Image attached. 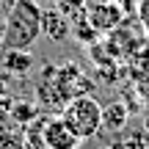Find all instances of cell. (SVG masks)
<instances>
[{"mask_svg":"<svg viewBox=\"0 0 149 149\" xmlns=\"http://www.w3.org/2000/svg\"><path fill=\"white\" fill-rule=\"evenodd\" d=\"M0 64L11 74H25L33 66V55L31 50H0Z\"/></svg>","mask_w":149,"mask_h":149,"instance_id":"5","label":"cell"},{"mask_svg":"<svg viewBox=\"0 0 149 149\" xmlns=\"http://www.w3.org/2000/svg\"><path fill=\"white\" fill-rule=\"evenodd\" d=\"M39 116H42V111H39V105H36V102L17 100V102H11V111H8V124H11V127L25 130L28 124H31L33 119H39Z\"/></svg>","mask_w":149,"mask_h":149,"instance_id":"6","label":"cell"},{"mask_svg":"<svg viewBox=\"0 0 149 149\" xmlns=\"http://www.w3.org/2000/svg\"><path fill=\"white\" fill-rule=\"evenodd\" d=\"M138 91H141V97H146V100H149V80H141V83H138Z\"/></svg>","mask_w":149,"mask_h":149,"instance_id":"11","label":"cell"},{"mask_svg":"<svg viewBox=\"0 0 149 149\" xmlns=\"http://www.w3.org/2000/svg\"><path fill=\"white\" fill-rule=\"evenodd\" d=\"M0 149H28L19 127H0Z\"/></svg>","mask_w":149,"mask_h":149,"instance_id":"8","label":"cell"},{"mask_svg":"<svg viewBox=\"0 0 149 149\" xmlns=\"http://www.w3.org/2000/svg\"><path fill=\"white\" fill-rule=\"evenodd\" d=\"M42 36V8L36 0H17L6 11L0 50H33Z\"/></svg>","mask_w":149,"mask_h":149,"instance_id":"1","label":"cell"},{"mask_svg":"<svg viewBox=\"0 0 149 149\" xmlns=\"http://www.w3.org/2000/svg\"><path fill=\"white\" fill-rule=\"evenodd\" d=\"M0 39H3V22H0Z\"/></svg>","mask_w":149,"mask_h":149,"instance_id":"12","label":"cell"},{"mask_svg":"<svg viewBox=\"0 0 149 149\" xmlns=\"http://www.w3.org/2000/svg\"><path fill=\"white\" fill-rule=\"evenodd\" d=\"M135 19H138L141 31L149 33V0H135Z\"/></svg>","mask_w":149,"mask_h":149,"instance_id":"10","label":"cell"},{"mask_svg":"<svg viewBox=\"0 0 149 149\" xmlns=\"http://www.w3.org/2000/svg\"><path fill=\"white\" fill-rule=\"evenodd\" d=\"M102 149H105V146H102Z\"/></svg>","mask_w":149,"mask_h":149,"instance_id":"13","label":"cell"},{"mask_svg":"<svg viewBox=\"0 0 149 149\" xmlns=\"http://www.w3.org/2000/svg\"><path fill=\"white\" fill-rule=\"evenodd\" d=\"M58 116L69 124V130L80 141L91 138V135H97L102 130V105L88 94H77V97H72V100H66L64 111H61Z\"/></svg>","mask_w":149,"mask_h":149,"instance_id":"2","label":"cell"},{"mask_svg":"<svg viewBox=\"0 0 149 149\" xmlns=\"http://www.w3.org/2000/svg\"><path fill=\"white\" fill-rule=\"evenodd\" d=\"M127 124V108L122 102H111L108 108H102V127L111 130V133H119V130Z\"/></svg>","mask_w":149,"mask_h":149,"instance_id":"7","label":"cell"},{"mask_svg":"<svg viewBox=\"0 0 149 149\" xmlns=\"http://www.w3.org/2000/svg\"><path fill=\"white\" fill-rule=\"evenodd\" d=\"M42 33L50 39L53 44H61L72 36V22L66 14H61L58 8H47L42 11Z\"/></svg>","mask_w":149,"mask_h":149,"instance_id":"4","label":"cell"},{"mask_svg":"<svg viewBox=\"0 0 149 149\" xmlns=\"http://www.w3.org/2000/svg\"><path fill=\"white\" fill-rule=\"evenodd\" d=\"M86 6H88V0H53V8H58L66 17H74L80 11H86Z\"/></svg>","mask_w":149,"mask_h":149,"instance_id":"9","label":"cell"},{"mask_svg":"<svg viewBox=\"0 0 149 149\" xmlns=\"http://www.w3.org/2000/svg\"><path fill=\"white\" fill-rule=\"evenodd\" d=\"M86 19L91 22V28H94L97 33L102 31H113V28H119V22L124 19V11L122 6H116L113 0H94L88 6H86Z\"/></svg>","mask_w":149,"mask_h":149,"instance_id":"3","label":"cell"}]
</instances>
